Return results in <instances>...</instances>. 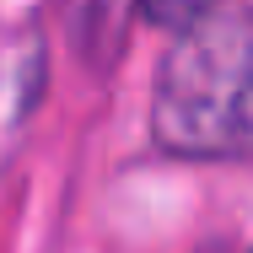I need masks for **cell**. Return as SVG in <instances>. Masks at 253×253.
Returning a JSON list of instances; mask_svg holds the SVG:
<instances>
[{"instance_id":"7a4b0ae2","label":"cell","mask_w":253,"mask_h":253,"mask_svg":"<svg viewBox=\"0 0 253 253\" xmlns=\"http://www.w3.org/2000/svg\"><path fill=\"white\" fill-rule=\"evenodd\" d=\"M215 0H135V11H140V22H151L162 33H178V27H189L194 16H205Z\"/></svg>"},{"instance_id":"6da1fadb","label":"cell","mask_w":253,"mask_h":253,"mask_svg":"<svg viewBox=\"0 0 253 253\" xmlns=\"http://www.w3.org/2000/svg\"><path fill=\"white\" fill-rule=\"evenodd\" d=\"M151 146L178 162H253V11L210 5L172 33L151 86Z\"/></svg>"}]
</instances>
